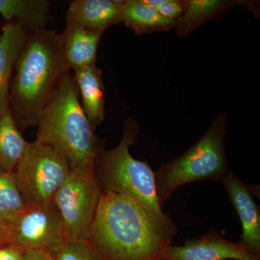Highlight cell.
Returning <instances> with one entry per match:
<instances>
[{
  "instance_id": "6da1fadb",
  "label": "cell",
  "mask_w": 260,
  "mask_h": 260,
  "mask_svg": "<svg viewBox=\"0 0 260 260\" xmlns=\"http://www.w3.org/2000/svg\"><path fill=\"white\" fill-rule=\"evenodd\" d=\"M172 241L138 203L102 191L88 242L103 260H164Z\"/></svg>"
},
{
  "instance_id": "7a4b0ae2",
  "label": "cell",
  "mask_w": 260,
  "mask_h": 260,
  "mask_svg": "<svg viewBox=\"0 0 260 260\" xmlns=\"http://www.w3.org/2000/svg\"><path fill=\"white\" fill-rule=\"evenodd\" d=\"M10 85L9 112L19 130L37 126L54 97L65 68L60 34L46 28L28 34Z\"/></svg>"
},
{
  "instance_id": "3957f363",
  "label": "cell",
  "mask_w": 260,
  "mask_h": 260,
  "mask_svg": "<svg viewBox=\"0 0 260 260\" xmlns=\"http://www.w3.org/2000/svg\"><path fill=\"white\" fill-rule=\"evenodd\" d=\"M36 142L54 150L68 162L70 170L91 171L104 142L84 112L74 77L68 72L57 92L39 119Z\"/></svg>"
},
{
  "instance_id": "277c9868",
  "label": "cell",
  "mask_w": 260,
  "mask_h": 260,
  "mask_svg": "<svg viewBox=\"0 0 260 260\" xmlns=\"http://www.w3.org/2000/svg\"><path fill=\"white\" fill-rule=\"evenodd\" d=\"M140 126L133 119L124 121L119 144L111 150L103 149L94 165V174L102 190L124 195L143 208L154 223L172 238L177 225L164 211L158 198L155 172L147 161L133 158L131 145L138 139Z\"/></svg>"
},
{
  "instance_id": "5b68a950",
  "label": "cell",
  "mask_w": 260,
  "mask_h": 260,
  "mask_svg": "<svg viewBox=\"0 0 260 260\" xmlns=\"http://www.w3.org/2000/svg\"><path fill=\"white\" fill-rule=\"evenodd\" d=\"M227 121L226 114H218L191 148L177 158L159 166L155 176L162 208L180 186L199 181L221 182L230 172L225 148Z\"/></svg>"
},
{
  "instance_id": "8992f818",
  "label": "cell",
  "mask_w": 260,
  "mask_h": 260,
  "mask_svg": "<svg viewBox=\"0 0 260 260\" xmlns=\"http://www.w3.org/2000/svg\"><path fill=\"white\" fill-rule=\"evenodd\" d=\"M13 172L15 183L27 205L52 203L68 179V162L54 150L37 142L28 143Z\"/></svg>"
},
{
  "instance_id": "52a82bcc",
  "label": "cell",
  "mask_w": 260,
  "mask_h": 260,
  "mask_svg": "<svg viewBox=\"0 0 260 260\" xmlns=\"http://www.w3.org/2000/svg\"><path fill=\"white\" fill-rule=\"evenodd\" d=\"M102 191L94 172L70 170L53 199L62 220L65 240L89 242Z\"/></svg>"
},
{
  "instance_id": "ba28073f",
  "label": "cell",
  "mask_w": 260,
  "mask_h": 260,
  "mask_svg": "<svg viewBox=\"0 0 260 260\" xmlns=\"http://www.w3.org/2000/svg\"><path fill=\"white\" fill-rule=\"evenodd\" d=\"M0 235L8 246L24 251L44 249L52 254L65 240L62 220L54 202L27 205L14 218L0 223Z\"/></svg>"
},
{
  "instance_id": "9c48e42d",
  "label": "cell",
  "mask_w": 260,
  "mask_h": 260,
  "mask_svg": "<svg viewBox=\"0 0 260 260\" xmlns=\"http://www.w3.org/2000/svg\"><path fill=\"white\" fill-rule=\"evenodd\" d=\"M260 260L239 242H231L218 233L210 232L183 246H169L164 260Z\"/></svg>"
},
{
  "instance_id": "30bf717a",
  "label": "cell",
  "mask_w": 260,
  "mask_h": 260,
  "mask_svg": "<svg viewBox=\"0 0 260 260\" xmlns=\"http://www.w3.org/2000/svg\"><path fill=\"white\" fill-rule=\"evenodd\" d=\"M221 183L242 223L239 242L251 254L260 256V213L250 186L232 172Z\"/></svg>"
},
{
  "instance_id": "8fae6325",
  "label": "cell",
  "mask_w": 260,
  "mask_h": 260,
  "mask_svg": "<svg viewBox=\"0 0 260 260\" xmlns=\"http://www.w3.org/2000/svg\"><path fill=\"white\" fill-rule=\"evenodd\" d=\"M102 32L92 31L75 22L66 20L60 34L63 61L68 71L95 64Z\"/></svg>"
},
{
  "instance_id": "7c38bea8",
  "label": "cell",
  "mask_w": 260,
  "mask_h": 260,
  "mask_svg": "<svg viewBox=\"0 0 260 260\" xmlns=\"http://www.w3.org/2000/svg\"><path fill=\"white\" fill-rule=\"evenodd\" d=\"M124 1L75 0L67 12L66 20L75 22L92 31L102 32L123 22Z\"/></svg>"
},
{
  "instance_id": "4fadbf2b",
  "label": "cell",
  "mask_w": 260,
  "mask_h": 260,
  "mask_svg": "<svg viewBox=\"0 0 260 260\" xmlns=\"http://www.w3.org/2000/svg\"><path fill=\"white\" fill-rule=\"evenodd\" d=\"M28 36L15 22L5 24L0 34V116L9 112L12 75Z\"/></svg>"
},
{
  "instance_id": "5bb4252c",
  "label": "cell",
  "mask_w": 260,
  "mask_h": 260,
  "mask_svg": "<svg viewBox=\"0 0 260 260\" xmlns=\"http://www.w3.org/2000/svg\"><path fill=\"white\" fill-rule=\"evenodd\" d=\"M74 80L81 98V105L93 129L104 120L105 88L102 71L96 64L73 70Z\"/></svg>"
},
{
  "instance_id": "9a60e30c",
  "label": "cell",
  "mask_w": 260,
  "mask_h": 260,
  "mask_svg": "<svg viewBox=\"0 0 260 260\" xmlns=\"http://www.w3.org/2000/svg\"><path fill=\"white\" fill-rule=\"evenodd\" d=\"M48 0H0V14L21 25L28 34L46 29L52 22Z\"/></svg>"
},
{
  "instance_id": "2e32d148",
  "label": "cell",
  "mask_w": 260,
  "mask_h": 260,
  "mask_svg": "<svg viewBox=\"0 0 260 260\" xmlns=\"http://www.w3.org/2000/svg\"><path fill=\"white\" fill-rule=\"evenodd\" d=\"M123 23L135 34L166 30L175 25L174 20L165 18L144 0L124 1Z\"/></svg>"
},
{
  "instance_id": "e0dca14e",
  "label": "cell",
  "mask_w": 260,
  "mask_h": 260,
  "mask_svg": "<svg viewBox=\"0 0 260 260\" xmlns=\"http://www.w3.org/2000/svg\"><path fill=\"white\" fill-rule=\"evenodd\" d=\"M28 143L24 139L10 112L0 116V171L13 174Z\"/></svg>"
},
{
  "instance_id": "ac0fdd59",
  "label": "cell",
  "mask_w": 260,
  "mask_h": 260,
  "mask_svg": "<svg viewBox=\"0 0 260 260\" xmlns=\"http://www.w3.org/2000/svg\"><path fill=\"white\" fill-rule=\"evenodd\" d=\"M183 3L184 11L174 25L181 35L194 30L205 20L221 13L232 4L231 2L221 0H189Z\"/></svg>"
},
{
  "instance_id": "d6986e66",
  "label": "cell",
  "mask_w": 260,
  "mask_h": 260,
  "mask_svg": "<svg viewBox=\"0 0 260 260\" xmlns=\"http://www.w3.org/2000/svg\"><path fill=\"white\" fill-rule=\"evenodd\" d=\"M26 206L13 174L0 171V223L14 218Z\"/></svg>"
},
{
  "instance_id": "ffe728a7",
  "label": "cell",
  "mask_w": 260,
  "mask_h": 260,
  "mask_svg": "<svg viewBox=\"0 0 260 260\" xmlns=\"http://www.w3.org/2000/svg\"><path fill=\"white\" fill-rule=\"evenodd\" d=\"M53 254L55 260H103L89 242L64 240Z\"/></svg>"
},
{
  "instance_id": "44dd1931",
  "label": "cell",
  "mask_w": 260,
  "mask_h": 260,
  "mask_svg": "<svg viewBox=\"0 0 260 260\" xmlns=\"http://www.w3.org/2000/svg\"><path fill=\"white\" fill-rule=\"evenodd\" d=\"M156 9L165 18L176 21L182 15L184 3L177 0H162V3L156 7Z\"/></svg>"
},
{
  "instance_id": "7402d4cb",
  "label": "cell",
  "mask_w": 260,
  "mask_h": 260,
  "mask_svg": "<svg viewBox=\"0 0 260 260\" xmlns=\"http://www.w3.org/2000/svg\"><path fill=\"white\" fill-rule=\"evenodd\" d=\"M21 260H55L54 254L44 249H30L24 251Z\"/></svg>"
},
{
  "instance_id": "603a6c76",
  "label": "cell",
  "mask_w": 260,
  "mask_h": 260,
  "mask_svg": "<svg viewBox=\"0 0 260 260\" xmlns=\"http://www.w3.org/2000/svg\"><path fill=\"white\" fill-rule=\"evenodd\" d=\"M24 251L15 246L0 248V260H21Z\"/></svg>"
}]
</instances>
